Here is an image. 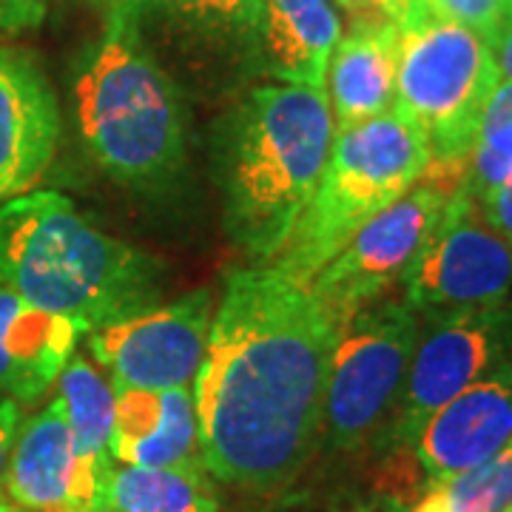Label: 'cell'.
<instances>
[{
  "instance_id": "6da1fadb",
  "label": "cell",
  "mask_w": 512,
  "mask_h": 512,
  "mask_svg": "<svg viewBox=\"0 0 512 512\" xmlns=\"http://www.w3.org/2000/svg\"><path fill=\"white\" fill-rule=\"evenodd\" d=\"M339 322L271 265L228 276L194 379L205 470L274 493L311 461Z\"/></svg>"
},
{
  "instance_id": "1f68e13d",
  "label": "cell",
  "mask_w": 512,
  "mask_h": 512,
  "mask_svg": "<svg viewBox=\"0 0 512 512\" xmlns=\"http://www.w3.org/2000/svg\"><path fill=\"white\" fill-rule=\"evenodd\" d=\"M43 3H49V0H43Z\"/></svg>"
},
{
  "instance_id": "d4e9b609",
  "label": "cell",
  "mask_w": 512,
  "mask_h": 512,
  "mask_svg": "<svg viewBox=\"0 0 512 512\" xmlns=\"http://www.w3.org/2000/svg\"><path fill=\"white\" fill-rule=\"evenodd\" d=\"M476 205L484 214V220L490 222L495 231L512 245V180L493 188L490 194L478 197Z\"/></svg>"
},
{
  "instance_id": "4fadbf2b",
  "label": "cell",
  "mask_w": 512,
  "mask_h": 512,
  "mask_svg": "<svg viewBox=\"0 0 512 512\" xmlns=\"http://www.w3.org/2000/svg\"><path fill=\"white\" fill-rule=\"evenodd\" d=\"M512 439V348L481 379L436 410L413 441L427 481L470 470Z\"/></svg>"
},
{
  "instance_id": "9c48e42d",
  "label": "cell",
  "mask_w": 512,
  "mask_h": 512,
  "mask_svg": "<svg viewBox=\"0 0 512 512\" xmlns=\"http://www.w3.org/2000/svg\"><path fill=\"white\" fill-rule=\"evenodd\" d=\"M456 191L424 174L399 200L359 225L345 248L313 276L308 288L339 328L402 282Z\"/></svg>"
},
{
  "instance_id": "f546056e",
  "label": "cell",
  "mask_w": 512,
  "mask_h": 512,
  "mask_svg": "<svg viewBox=\"0 0 512 512\" xmlns=\"http://www.w3.org/2000/svg\"><path fill=\"white\" fill-rule=\"evenodd\" d=\"M97 512H123V510H114V507H100Z\"/></svg>"
},
{
  "instance_id": "2e32d148",
  "label": "cell",
  "mask_w": 512,
  "mask_h": 512,
  "mask_svg": "<svg viewBox=\"0 0 512 512\" xmlns=\"http://www.w3.org/2000/svg\"><path fill=\"white\" fill-rule=\"evenodd\" d=\"M86 330L69 316L43 311L0 288V393L35 402L60 379Z\"/></svg>"
},
{
  "instance_id": "5b68a950",
  "label": "cell",
  "mask_w": 512,
  "mask_h": 512,
  "mask_svg": "<svg viewBox=\"0 0 512 512\" xmlns=\"http://www.w3.org/2000/svg\"><path fill=\"white\" fill-rule=\"evenodd\" d=\"M427 165L430 146L424 134L399 111L390 109L336 131L322 183L271 259V268L299 285H311L356 228L410 191Z\"/></svg>"
},
{
  "instance_id": "cb8c5ba5",
  "label": "cell",
  "mask_w": 512,
  "mask_h": 512,
  "mask_svg": "<svg viewBox=\"0 0 512 512\" xmlns=\"http://www.w3.org/2000/svg\"><path fill=\"white\" fill-rule=\"evenodd\" d=\"M350 23H402L419 0H339Z\"/></svg>"
},
{
  "instance_id": "4dcf8cb0",
  "label": "cell",
  "mask_w": 512,
  "mask_h": 512,
  "mask_svg": "<svg viewBox=\"0 0 512 512\" xmlns=\"http://www.w3.org/2000/svg\"><path fill=\"white\" fill-rule=\"evenodd\" d=\"M507 450H510V453H512V439H510V444H507Z\"/></svg>"
},
{
  "instance_id": "4316f807",
  "label": "cell",
  "mask_w": 512,
  "mask_h": 512,
  "mask_svg": "<svg viewBox=\"0 0 512 512\" xmlns=\"http://www.w3.org/2000/svg\"><path fill=\"white\" fill-rule=\"evenodd\" d=\"M20 402L15 399H0V490H3V476H6V464L12 456V444L20 430Z\"/></svg>"
},
{
  "instance_id": "5bb4252c",
  "label": "cell",
  "mask_w": 512,
  "mask_h": 512,
  "mask_svg": "<svg viewBox=\"0 0 512 512\" xmlns=\"http://www.w3.org/2000/svg\"><path fill=\"white\" fill-rule=\"evenodd\" d=\"M57 143L55 92L32 57L0 46V205L35 188Z\"/></svg>"
},
{
  "instance_id": "52a82bcc",
  "label": "cell",
  "mask_w": 512,
  "mask_h": 512,
  "mask_svg": "<svg viewBox=\"0 0 512 512\" xmlns=\"http://www.w3.org/2000/svg\"><path fill=\"white\" fill-rule=\"evenodd\" d=\"M421 316L402 302H370L353 313L330 356L322 436L336 453H356L390 427L419 342Z\"/></svg>"
},
{
  "instance_id": "7402d4cb",
  "label": "cell",
  "mask_w": 512,
  "mask_h": 512,
  "mask_svg": "<svg viewBox=\"0 0 512 512\" xmlns=\"http://www.w3.org/2000/svg\"><path fill=\"white\" fill-rule=\"evenodd\" d=\"M512 507V453L481 461L470 470L427 481L410 512H507Z\"/></svg>"
},
{
  "instance_id": "d6a6232c",
  "label": "cell",
  "mask_w": 512,
  "mask_h": 512,
  "mask_svg": "<svg viewBox=\"0 0 512 512\" xmlns=\"http://www.w3.org/2000/svg\"><path fill=\"white\" fill-rule=\"evenodd\" d=\"M507 512H512V507H510V510H507Z\"/></svg>"
},
{
  "instance_id": "836d02e7",
  "label": "cell",
  "mask_w": 512,
  "mask_h": 512,
  "mask_svg": "<svg viewBox=\"0 0 512 512\" xmlns=\"http://www.w3.org/2000/svg\"><path fill=\"white\" fill-rule=\"evenodd\" d=\"M510 6H512V0H510Z\"/></svg>"
},
{
  "instance_id": "f1b7e54d",
  "label": "cell",
  "mask_w": 512,
  "mask_h": 512,
  "mask_svg": "<svg viewBox=\"0 0 512 512\" xmlns=\"http://www.w3.org/2000/svg\"><path fill=\"white\" fill-rule=\"evenodd\" d=\"M0 512H23V510H18V507L6 498V493L0 490Z\"/></svg>"
},
{
  "instance_id": "9a60e30c",
  "label": "cell",
  "mask_w": 512,
  "mask_h": 512,
  "mask_svg": "<svg viewBox=\"0 0 512 512\" xmlns=\"http://www.w3.org/2000/svg\"><path fill=\"white\" fill-rule=\"evenodd\" d=\"M111 461L131 467H174L208 473L202 461L194 390L114 387Z\"/></svg>"
},
{
  "instance_id": "83f0119b",
  "label": "cell",
  "mask_w": 512,
  "mask_h": 512,
  "mask_svg": "<svg viewBox=\"0 0 512 512\" xmlns=\"http://www.w3.org/2000/svg\"><path fill=\"white\" fill-rule=\"evenodd\" d=\"M493 55L498 80H512V20L501 29V35L493 40Z\"/></svg>"
},
{
  "instance_id": "484cf974",
  "label": "cell",
  "mask_w": 512,
  "mask_h": 512,
  "mask_svg": "<svg viewBox=\"0 0 512 512\" xmlns=\"http://www.w3.org/2000/svg\"><path fill=\"white\" fill-rule=\"evenodd\" d=\"M43 0H0V35H15L23 29H35L43 20Z\"/></svg>"
},
{
  "instance_id": "3957f363",
  "label": "cell",
  "mask_w": 512,
  "mask_h": 512,
  "mask_svg": "<svg viewBox=\"0 0 512 512\" xmlns=\"http://www.w3.org/2000/svg\"><path fill=\"white\" fill-rule=\"evenodd\" d=\"M336 123L325 89L271 83L248 94L222 163L228 234L271 262L313 200Z\"/></svg>"
},
{
  "instance_id": "603a6c76",
  "label": "cell",
  "mask_w": 512,
  "mask_h": 512,
  "mask_svg": "<svg viewBox=\"0 0 512 512\" xmlns=\"http://www.w3.org/2000/svg\"><path fill=\"white\" fill-rule=\"evenodd\" d=\"M433 15L476 29L490 43L512 20L510 0H421Z\"/></svg>"
},
{
  "instance_id": "30bf717a",
  "label": "cell",
  "mask_w": 512,
  "mask_h": 512,
  "mask_svg": "<svg viewBox=\"0 0 512 512\" xmlns=\"http://www.w3.org/2000/svg\"><path fill=\"white\" fill-rule=\"evenodd\" d=\"M404 379L390 439L413 447L427 419L481 379L512 348V308H484L427 319Z\"/></svg>"
},
{
  "instance_id": "d6986e66",
  "label": "cell",
  "mask_w": 512,
  "mask_h": 512,
  "mask_svg": "<svg viewBox=\"0 0 512 512\" xmlns=\"http://www.w3.org/2000/svg\"><path fill=\"white\" fill-rule=\"evenodd\" d=\"M208 473L174 467H131L111 461L100 507L123 512H220Z\"/></svg>"
},
{
  "instance_id": "44dd1931",
  "label": "cell",
  "mask_w": 512,
  "mask_h": 512,
  "mask_svg": "<svg viewBox=\"0 0 512 512\" xmlns=\"http://www.w3.org/2000/svg\"><path fill=\"white\" fill-rule=\"evenodd\" d=\"M57 399L63 402L77 450L94 464H109V439L114 424V387L83 356H72L57 379Z\"/></svg>"
},
{
  "instance_id": "8fae6325",
  "label": "cell",
  "mask_w": 512,
  "mask_h": 512,
  "mask_svg": "<svg viewBox=\"0 0 512 512\" xmlns=\"http://www.w3.org/2000/svg\"><path fill=\"white\" fill-rule=\"evenodd\" d=\"M211 319V293H185L163 308L92 330L89 350L109 370L111 387H188L205 359Z\"/></svg>"
},
{
  "instance_id": "8992f818",
  "label": "cell",
  "mask_w": 512,
  "mask_h": 512,
  "mask_svg": "<svg viewBox=\"0 0 512 512\" xmlns=\"http://www.w3.org/2000/svg\"><path fill=\"white\" fill-rule=\"evenodd\" d=\"M495 83L493 43L476 29L433 15L421 0L399 23L393 111L424 134L430 174L464 183L478 120Z\"/></svg>"
},
{
  "instance_id": "ac0fdd59",
  "label": "cell",
  "mask_w": 512,
  "mask_h": 512,
  "mask_svg": "<svg viewBox=\"0 0 512 512\" xmlns=\"http://www.w3.org/2000/svg\"><path fill=\"white\" fill-rule=\"evenodd\" d=\"M339 37L342 20L330 0H262L256 57L282 83L325 89Z\"/></svg>"
},
{
  "instance_id": "e0dca14e",
  "label": "cell",
  "mask_w": 512,
  "mask_h": 512,
  "mask_svg": "<svg viewBox=\"0 0 512 512\" xmlns=\"http://www.w3.org/2000/svg\"><path fill=\"white\" fill-rule=\"evenodd\" d=\"M396 46V23H350L348 35L339 37L325 74V94L336 131L393 109Z\"/></svg>"
},
{
  "instance_id": "7c38bea8",
  "label": "cell",
  "mask_w": 512,
  "mask_h": 512,
  "mask_svg": "<svg viewBox=\"0 0 512 512\" xmlns=\"http://www.w3.org/2000/svg\"><path fill=\"white\" fill-rule=\"evenodd\" d=\"M109 464H94L77 450L55 396L32 419L20 421L3 493L23 512H97Z\"/></svg>"
},
{
  "instance_id": "ffe728a7",
  "label": "cell",
  "mask_w": 512,
  "mask_h": 512,
  "mask_svg": "<svg viewBox=\"0 0 512 512\" xmlns=\"http://www.w3.org/2000/svg\"><path fill=\"white\" fill-rule=\"evenodd\" d=\"M114 3V0H111ZM137 20H157L168 29L211 46H254L262 0H117Z\"/></svg>"
},
{
  "instance_id": "ba28073f",
  "label": "cell",
  "mask_w": 512,
  "mask_h": 512,
  "mask_svg": "<svg viewBox=\"0 0 512 512\" xmlns=\"http://www.w3.org/2000/svg\"><path fill=\"white\" fill-rule=\"evenodd\" d=\"M399 285L424 319L501 308L512 296V245L461 185Z\"/></svg>"
},
{
  "instance_id": "277c9868",
  "label": "cell",
  "mask_w": 512,
  "mask_h": 512,
  "mask_svg": "<svg viewBox=\"0 0 512 512\" xmlns=\"http://www.w3.org/2000/svg\"><path fill=\"white\" fill-rule=\"evenodd\" d=\"M74 94L80 134L109 177L146 188L177 174L185 157L183 97L146 49L134 12L117 0Z\"/></svg>"
},
{
  "instance_id": "7a4b0ae2",
  "label": "cell",
  "mask_w": 512,
  "mask_h": 512,
  "mask_svg": "<svg viewBox=\"0 0 512 512\" xmlns=\"http://www.w3.org/2000/svg\"><path fill=\"white\" fill-rule=\"evenodd\" d=\"M160 276L157 259L97 231L57 191L0 205V288L89 333L146 311Z\"/></svg>"
}]
</instances>
